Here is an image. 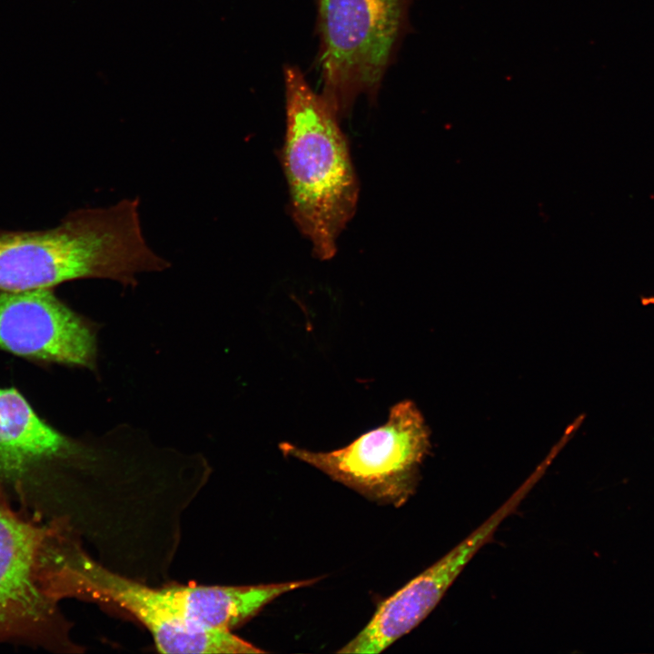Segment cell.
I'll return each instance as SVG.
<instances>
[{
	"label": "cell",
	"instance_id": "1",
	"mask_svg": "<svg viewBox=\"0 0 654 654\" xmlns=\"http://www.w3.org/2000/svg\"><path fill=\"white\" fill-rule=\"evenodd\" d=\"M138 198L71 212L55 227L0 233V291L52 289L79 279L124 285L159 270L142 230Z\"/></svg>",
	"mask_w": 654,
	"mask_h": 654
},
{
	"label": "cell",
	"instance_id": "2",
	"mask_svg": "<svg viewBox=\"0 0 654 654\" xmlns=\"http://www.w3.org/2000/svg\"><path fill=\"white\" fill-rule=\"evenodd\" d=\"M286 132L282 153L292 218L329 260L356 211L359 183L339 118L298 66L283 70Z\"/></svg>",
	"mask_w": 654,
	"mask_h": 654
},
{
	"label": "cell",
	"instance_id": "3",
	"mask_svg": "<svg viewBox=\"0 0 654 654\" xmlns=\"http://www.w3.org/2000/svg\"><path fill=\"white\" fill-rule=\"evenodd\" d=\"M77 544L64 521L15 506L0 482V644L58 645V603Z\"/></svg>",
	"mask_w": 654,
	"mask_h": 654
},
{
	"label": "cell",
	"instance_id": "4",
	"mask_svg": "<svg viewBox=\"0 0 654 654\" xmlns=\"http://www.w3.org/2000/svg\"><path fill=\"white\" fill-rule=\"evenodd\" d=\"M321 95L339 119L374 102L409 29L411 0H316Z\"/></svg>",
	"mask_w": 654,
	"mask_h": 654
},
{
	"label": "cell",
	"instance_id": "5",
	"mask_svg": "<svg viewBox=\"0 0 654 654\" xmlns=\"http://www.w3.org/2000/svg\"><path fill=\"white\" fill-rule=\"evenodd\" d=\"M430 447L429 428L411 401L393 405L387 421L349 445L312 451L282 442L285 456L302 461L377 501L401 505L412 493Z\"/></svg>",
	"mask_w": 654,
	"mask_h": 654
},
{
	"label": "cell",
	"instance_id": "6",
	"mask_svg": "<svg viewBox=\"0 0 654 654\" xmlns=\"http://www.w3.org/2000/svg\"><path fill=\"white\" fill-rule=\"evenodd\" d=\"M0 350L44 362L92 368L94 328L52 289L0 291Z\"/></svg>",
	"mask_w": 654,
	"mask_h": 654
},
{
	"label": "cell",
	"instance_id": "7",
	"mask_svg": "<svg viewBox=\"0 0 654 654\" xmlns=\"http://www.w3.org/2000/svg\"><path fill=\"white\" fill-rule=\"evenodd\" d=\"M146 585L101 566L81 548L70 572V598L115 604L130 612L152 633L163 653H261L231 630L206 629L184 623L162 609L146 593Z\"/></svg>",
	"mask_w": 654,
	"mask_h": 654
},
{
	"label": "cell",
	"instance_id": "8",
	"mask_svg": "<svg viewBox=\"0 0 654 654\" xmlns=\"http://www.w3.org/2000/svg\"><path fill=\"white\" fill-rule=\"evenodd\" d=\"M523 496L520 490L444 557L382 602L369 623L338 653H379L414 629Z\"/></svg>",
	"mask_w": 654,
	"mask_h": 654
},
{
	"label": "cell",
	"instance_id": "9",
	"mask_svg": "<svg viewBox=\"0 0 654 654\" xmlns=\"http://www.w3.org/2000/svg\"><path fill=\"white\" fill-rule=\"evenodd\" d=\"M74 453V444L53 428L15 389L0 387V482L25 493L52 463Z\"/></svg>",
	"mask_w": 654,
	"mask_h": 654
},
{
	"label": "cell",
	"instance_id": "10",
	"mask_svg": "<svg viewBox=\"0 0 654 654\" xmlns=\"http://www.w3.org/2000/svg\"><path fill=\"white\" fill-rule=\"evenodd\" d=\"M650 302H651V303H654V297H650V298L646 299V302H643V303H650Z\"/></svg>",
	"mask_w": 654,
	"mask_h": 654
}]
</instances>
